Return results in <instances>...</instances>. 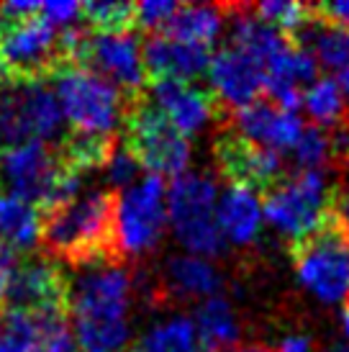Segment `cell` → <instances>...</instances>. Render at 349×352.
Returning <instances> with one entry per match:
<instances>
[{
  "instance_id": "1",
  "label": "cell",
  "mask_w": 349,
  "mask_h": 352,
  "mask_svg": "<svg viewBox=\"0 0 349 352\" xmlns=\"http://www.w3.org/2000/svg\"><path fill=\"white\" fill-rule=\"evenodd\" d=\"M67 309L80 352H124L131 334L128 267L121 260H98L78 267L67 278Z\"/></svg>"
},
{
  "instance_id": "2",
  "label": "cell",
  "mask_w": 349,
  "mask_h": 352,
  "mask_svg": "<svg viewBox=\"0 0 349 352\" xmlns=\"http://www.w3.org/2000/svg\"><path fill=\"white\" fill-rule=\"evenodd\" d=\"M113 211L116 193L87 190L75 201L41 214L44 252L69 267H82L98 260H118Z\"/></svg>"
},
{
  "instance_id": "3",
  "label": "cell",
  "mask_w": 349,
  "mask_h": 352,
  "mask_svg": "<svg viewBox=\"0 0 349 352\" xmlns=\"http://www.w3.org/2000/svg\"><path fill=\"white\" fill-rule=\"evenodd\" d=\"M293 267L301 285L324 303L349 298V234L337 206L311 234L291 245Z\"/></svg>"
},
{
  "instance_id": "4",
  "label": "cell",
  "mask_w": 349,
  "mask_h": 352,
  "mask_svg": "<svg viewBox=\"0 0 349 352\" xmlns=\"http://www.w3.org/2000/svg\"><path fill=\"white\" fill-rule=\"evenodd\" d=\"M121 144L136 157L146 173L159 177H177L188 173L190 139L155 106V100H131L124 113Z\"/></svg>"
},
{
  "instance_id": "5",
  "label": "cell",
  "mask_w": 349,
  "mask_h": 352,
  "mask_svg": "<svg viewBox=\"0 0 349 352\" xmlns=\"http://www.w3.org/2000/svg\"><path fill=\"white\" fill-rule=\"evenodd\" d=\"M260 198L267 224L288 236L293 245L311 234L326 214L334 211L337 190L329 186L321 170H295Z\"/></svg>"
},
{
  "instance_id": "6",
  "label": "cell",
  "mask_w": 349,
  "mask_h": 352,
  "mask_svg": "<svg viewBox=\"0 0 349 352\" xmlns=\"http://www.w3.org/2000/svg\"><path fill=\"white\" fill-rule=\"evenodd\" d=\"M216 183L201 173H183L167 188V221L177 242L195 257L223 252V234L216 219Z\"/></svg>"
},
{
  "instance_id": "7",
  "label": "cell",
  "mask_w": 349,
  "mask_h": 352,
  "mask_svg": "<svg viewBox=\"0 0 349 352\" xmlns=\"http://www.w3.org/2000/svg\"><path fill=\"white\" fill-rule=\"evenodd\" d=\"M54 93L62 113L72 124V131L87 134H113L121 116L126 113L124 96L116 85L87 67L62 65L52 75Z\"/></svg>"
},
{
  "instance_id": "8",
  "label": "cell",
  "mask_w": 349,
  "mask_h": 352,
  "mask_svg": "<svg viewBox=\"0 0 349 352\" xmlns=\"http://www.w3.org/2000/svg\"><path fill=\"white\" fill-rule=\"evenodd\" d=\"M167 224L165 177L144 173L136 186L116 193L113 236L118 260L149 254L162 239Z\"/></svg>"
},
{
  "instance_id": "9",
  "label": "cell",
  "mask_w": 349,
  "mask_h": 352,
  "mask_svg": "<svg viewBox=\"0 0 349 352\" xmlns=\"http://www.w3.org/2000/svg\"><path fill=\"white\" fill-rule=\"evenodd\" d=\"M59 34L41 16L5 21L0 29V78L5 85L44 82L62 67Z\"/></svg>"
},
{
  "instance_id": "10",
  "label": "cell",
  "mask_w": 349,
  "mask_h": 352,
  "mask_svg": "<svg viewBox=\"0 0 349 352\" xmlns=\"http://www.w3.org/2000/svg\"><path fill=\"white\" fill-rule=\"evenodd\" d=\"M62 106L47 82L0 88V139L5 147L23 142H47L62 137ZM65 139V137H62Z\"/></svg>"
},
{
  "instance_id": "11",
  "label": "cell",
  "mask_w": 349,
  "mask_h": 352,
  "mask_svg": "<svg viewBox=\"0 0 349 352\" xmlns=\"http://www.w3.org/2000/svg\"><path fill=\"white\" fill-rule=\"evenodd\" d=\"M67 170L57 144L47 142H23L0 152V183L5 193L36 206L41 214L52 206L54 190Z\"/></svg>"
},
{
  "instance_id": "12",
  "label": "cell",
  "mask_w": 349,
  "mask_h": 352,
  "mask_svg": "<svg viewBox=\"0 0 349 352\" xmlns=\"http://www.w3.org/2000/svg\"><path fill=\"white\" fill-rule=\"evenodd\" d=\"M216 165L226 177V186H239L254 190L257 196L267 193L288 175L282 167L280 152L260 147L236 131H226L214 144Z\"/></svg>"
},
{
  "instance_id": "13",
  "label": "cell",
  "mask_w": 349,
  "mask_h": 352,
  "mask_svg": "<svg viewBox=\"0 0 349 352\" xmlns=\"http://www.w3.org/2000/svg\"><path fill=\"white\" fill-rule=\"evenodd\" d=\"M85 67L108 80L111 85H116L128 103L146 96L149 75L144 67V54H142L139 41L131 34L113 36V34H95L93 31Z\"/></svg>"
},
{
  "instance_id": "14",
  "label": "cell",
  "mask_w": 349,
  "mask_h": 352,
  "mask_svg": "<svg viewBox=\"0 0 349 352\" xmlns=\"http://www.w3.org/2000/svg\"><path fill=\"white\" fill-rule=\"evenodd\" d=\"M67 309V275L47 257H23L13 273L3 311H59Z\"/></svg>"
},
{
  "instance_id": "15",
  "label": "cell",
  "mask_w": 349,
  "mask_h": 352,
  "mask_svg": "<svg viewBox=\"0 0 349 352\" xmlns=\"http://www.w3.org/2000/svg\"><path fill=\"white\" fill-rule=\"evenodd\" d=\"M208 78L214 85V98L218 103V111H221L218 118H223V111L229 118L234 111H242V108L257 103L267 88L264 67L232 44L214 54Z\"/></svg>"
},
{
  "instance_id": "16",
  "label": "cell",
  "mask_w": 349,
  "mask_h": 352,
  "mask_svg": "<svg viewBox=\"0 0 349 352\" xmlns=\"http://www.w3.org/2000/svg\"><path fill=\"white\" fill-rule=\"evenodd\" d=\"M229 121H232L236 134H242L244 139H249L260 147L275 149V152H285V149L295 147L303 129H306L298 113L285 111L278 103H272L270 98H260L252 106L234 111Z\"/></svg>"
},
{
  "instance_id": "17",
  "label": "cell",
  "mask_w": 349,
  "mask_h": 352,
  "mask_svg": "<svg viewBox=\"0 0 349 352\" xmlns=\"http://www.w3.org/2000/svg\"><path fill=\"white\" fill-rule=\"evenodd\" d=\"M146 75L155 80H185L195 82L198 78L208 75L211 69V50L198 44L170 39L165 34H149V39L142 44Z\"/></svg>"
},
{
  "instance_id": "18",
  "label": "cell",
  "mask_w": 349,
  "mask_h": 352,
  "mask_svg": "<svg viewBox=\"0 0 349 352\" xmlns=\"http://www.w3.org/2000/svg\"><path fill=\"white\" fill-rule=\"evenodd\" d=\"M152 100L185 137L201 131L214 116H221L214 93L201 90L195 82L185 80H155Z\"/></svg>"
},
{
  "instance_id": "19",
  "label": "cell",
  "mask_w": 349,
  "mask_h": 352,
  "mask_svg": "<svg viewBox=\"0 0 349 352\" xmlns=\"http://www.w3.org/2000/svg\"><path fill=\"white\" fill-rule=\"evenodd\" d=\"M216 219H218L221 234L232 245H252L262 229V198L247 188L226 186L218 196Z\"/></svg>"
},
{
  "instance_id": "20",
  "label": "cell",
  "mask_w": 349,
  "mask_h": 352,
  "mask_svg": "<svg viewBox=\"0 0 349 352\" xmlns=\"http://www.w3.org/2000/svg\"><path fill=\"white\" fill-rule=\"evenodd\" d=\"M232 10H234L232 47H236L244 54L257 59L262 67H267L272 59L291 47V36L282 34L280 29L270 26L267 21H262L252 8H232Z\"/></svg>"
},
{
  "instance_id": "21",
  "label": "cell",
  "mask_w": 349,
  "mask_h": 352,
  "mask_svg": "<svg viewBox=\"0 0 349 352\" xmlns=\"http://www.w3.org/2000/svg\"><path fill=\"white\" fill-rule=\"evenodd\" d=\"M167 285L183 298H214L223 285L221 273L205 257L195 254H172L165 265Z\"/></svg>"
},
{
  "instance_id": "22",
  "label": "cell",
  "mask_w": 349,
  "mask_h": 352,
  "mask_svg": "<svg viewBox=\"0 0 349 352\" xmlns=\"http://www.w3.org/2000/svg\"><path fill=\"white\" fill-rule=\"evenodd\" d=\"M195 332L203 352H229L239 342V322L234 314L232 303L223 296H214L198 306L195 311Z\"/></svg>"
},
{
  "instance_id": "23",
  "label": "cell",
  "mask_w": 349,
  "mask_h": 352,
  "mask_svg": "<svg viewBox=\"0 0 349 352\" xmlns=\"http://www.w3.org/2000/svg\"><path fill=\"white\" fill-rule=\"evenodd\" d=\"M0 242L16 252H31L41 245V211L16 196L0 193Z\"/></svg>"
},
{
  "instance_id": "24",
  "label": "cell",
  "mask_w": 349,
  "mask_h": 352,
  "mask_svg": "<svg viewBox=\"0 0 349 352\" xmlns=\"http://www.w3.org/2000/svg\"><path fill=\"white\" fill-rule=\"evenodd\" d=\"M223 29V8L218 6H180L170 23L159 34H165L170 39L185 41V44H198L208 47L218 39Z\"/></svg>"
},
{
  "instance_id": "25",
  "label": "cell",
  "mask_w": 349,
  "mask_h": 352,
  "mask_svg": "<svg viewBox=\"0 0 349 352\" xmlns=\"http://www.w3.org/2000/svg\"><path fill=\"white\" fill-rule=\"evenodd\" d=\"M116 137L113 134H87V131H69L57 144L59 155L69 170L85 175L87 170L106 167L113 149H116Z\"/></svg>"
},
{
  "instance_id": "26",
  "label": "cell",
  "mask_w": 349,
  "mask_h": 352,
  "mask_svg": "<svg viewBox=\"0 0 349 352\" xmlns=\"http://www.w3.org/2000/svg\"><path fill=\"white\" fill-rule=\"evenodd\" d=\"M128 352H203L198 342L193 319L172 316L167 322L155 324L134 342Z\"/></svg>"
},
{
  "instance_id": "27",
  "label": "cell",
  "mask_w": 349,
  "mask_h": 352,
  "mask_svg": "<svg viewBox=\"0 0 349 352\" xmlns=\"http://www.w3.org/2000/svg\"><path fill=\"white\" fill-rule=\"evenodd\" d=\"M303 106L313 118V126L319 129H337L347 118V103L339 82L334 78H319L303 93Z\"/></svg>"
},
{
  "instance_id": "28",
  "label": "cell",
  "mask_w": 349,
  "mask_h": 352,
  "mask_svg": "<svg viewBox=\"0 0 349 352\" xmlns=\"http://www.w3.org/2000/svg\"><path fill=\"white\" fill-rule=\"evenodd\" d=\"M136 3H82V19L95 34H131Z\"/></svg>"
},
{
  "instance_id": "29",
  "label": "cell",
  "mask_w": 349,
  "mask_h": 352,
  "mask_svg": "<svg viewBox=\"0 0 349 352\" xmlns=\"http://www.w3.org/2000/svg\"><path fill=\"white\" fill-rule=\"evenodd\" d=\"M334 149H337V142L326 134V129L306 126L298 144L291 152L298 170H321V165H326L331 160Z\"/></svg>"
},
{
  "instance_id": "30",
  "label": "cell",
  "mask_w": 349,
  "mask_h": 352,
  "mask_svg": "<svg viewBox=\"0 0 349 352\" xmlns=\"http://www.w3.org/2000/svg\"><path fill=\"white\" fill-rule=\"evenodd\" d=\"M252 10L260 16L262 21H267L270 26L280 29L282 34L293 36L295 31L301 29L303 23L316 13V8L311 6H301V3H285V0H267V3H257Z\"/></svg>"
},
{
  "instance_id": "31",
  "label": "cell",
  "mask_w": 349,
  "mask_h": 352,
  "mask_svg": "<svg viewBox=\"0 0 349 352\" xmlns=\"http://www.w3.org/2000/svg\"><path fill=\"white\" fill-rule=\"evenodd\" d=\"M67 314L65 309L36 314L41 327V352H80L78 337L69 329Z\"/></svg>"
},
{
  "instance_id": "32",
  "label": "cell",
  "mask_w": 349,
  "mask_h": 352,
  "mask_svg": "<svg viewBox=\"0 0 349 352\" xmlns=\"http://www.w3.org/2000/svg\"><path fill=\"white\" fill-rule=\"evenodd\" d=\"M142 170H144V167L136 162V157L118 142L116 149H113V155H111V160H108V165H106L108 183H111L113 188L126 190V188L136 186V183L142 180V177H139L142 175Z\"/></svg>"
},
{
  "instance_id": "33",
  "label": "cell",
  "mask_w": 349,
  "mask_h": 352,
  "mask_svg": "<svg viewBox=\"0 0 349 352\" xmlns=\"http://www.w3.org/2000/svg\"><path fill=\"white\" fill-rule=\"evenodd\" d=\"M177 8H180V3H172V0H144V3H136L134 29L159 34L170 23V19L177 13Z\"/></svg>"
},
{
  "instance_id": "34",
  "label": "cell",
  "mask_w": 349,
  "mask_h": 352,
  "mask_svg": "<svg viewBox=\"0 0 349 352\" xmlns=\"http://www.w3.org/2000/svg\"><path fill=\"white\" fill-rule=\"evenodd\" d=\"M39 16L54 29H59V26L69 29V26H78L80 19H82V6L72 3V0H52V3H41Z\"/></svg>"
},
{
  "instance_id": "35",
  "label": "cell",
  "mask_w": 349,
  "mask_h": 352,
  "mask_svg": "<svg viewBox=\"0 0 349 352\" xmlns=\"http://www.w3.org/2000/svg\"><path fill=\"white\" fill-rule=\"evenodd\" d=\"M21 260H23L21 252H16V250L10 245H5V242H0V311L5 309L10 280H13V273H16V267H19Z\"/></svg>"
},
{
  "instance_id": "36",
  "label": "cell",
  "mask_w": 349,
  "mask_h": 352,
  "mask_svg": "<svg viewBox=\"0 0 349 352\" xmlns=\"http://www.w3.org/2000/svg\"><path fill=\"white\" fill-rule=\"evenodd\" d=\"M275 352H316V350H313V340H311L308 334L291 332L285 334V337H280Z\"/></svg>"
},
{
  "instance_id": "37",
  "label": "cell",
  "mask_w": 349,
  "mask_h": 352,
  "mask_svg": "<svg viewBox=\"0 0 349 352\" xmlns=\"http://www.w3.org/2000/svg\"><path fill=\"white\" fill-rule=\"evenodd\" d=\"M319 13L324 19L334 21V23H341V26H349V0H341V3H324V6H316Z\"/></svg>"
},
{
  "instance_id": "38",
  "label": "cell",
  "mask_w": 349,
  "mask_h": 352,
  "mask_svg": "<svg viewBox=\"0 0 349 352\" xmlns=\"http://www.w3.org/2000/svg\"><path fill=\"white\" fill-rule=\"evenodd\" d=\"M334 206H337V214H339L341 224H344V229H347V234H349V188L347 190H337Z\"/></svg>"
},
{
  "instance_id": "39",
  "label": "cell",
  "mask_w": 349,
  "mask_h": 352,
  "mask_svg": "<svg viewBox=\"0 0 349 352\" xmlns=\"http://www.w3.org/2000/svg\"><path fill=\"white\" fill-rule=\"evenodd\" d=\"M337 82H339V88H341V93H344V98H349V67H344V69H339L337 72Z\"/></svg>"
},
{
  "instance_id": "40",
  "label": "cell",
  "mask_w": 349,
  "mask_h": 352,
  "mask_svg": "<svg viewBox=\"0 0 349 352\" xmlns=\"http://www.w3.org/2000/svg\"><path fill=\"white\" fill-rule=\"evenodd\" d=\"M334 142H337V149L344 152V160H347V165H349V134L344 131V134H339V139H334Z\"/></svg>"
},
{
  "instance_id": "41",
  "label": "cell",
  "mask_w": 349,
  "mask_h": 352,
  "mask_svg": "<svg viewBox=\"0 0 349 352\" xmlns=\"http://www.w3.org/2000/svg\"><path fill=\"white\" fill-rule=\"evenodd\" d=\"M326 352H349V342L347 340H344V342H334Z\"/></svg>"
},
{
  "instance_id": "42",
  "label": "cell",
  "mask_w": 349,
  "mask_h": 352,
  "mask_svg": "<svg viewBox=\"0 0 349 352\" xmlns=\"http://www.w3.org/2000/svg\"><path fill=\"white\" fill-rule=\"evenodd\" d=\"M341 327H344V334H347V342H349V309L341 314Z\"/></svg>"
},
{
  "instance_id": "43",
  "label": "cell",
  "mask_w": 349,
  "mask_h": 352,
  "mask_svg": "<svg viewBox=\"0 0 349 352\" xmlns=\"http://www.w3.org/2000/svg\"><path fill=\"white\" fill-rule=\"evenodd\" d=\"M239 352H275V350H267V347H260V344H252V347H244Z\"/></svg>"
}]
</instances>
